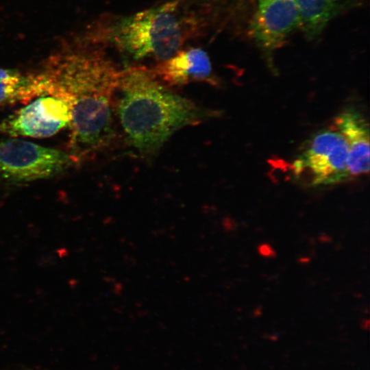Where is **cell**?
<instances>
[{"instance_id": "cell-8", "label": "cell", "mask_w": 370, "mask_h": 370, "mask_svg": "<svg viewBox=\"0 0 370 370\" xmlns=\"http://www.w3.org/2000/svg\"><path fill=\"white\" fill-rule=\"evenodd\" d=\"M155 77L169 86L204 82L217 85L210 58L201 48L179 50L151 70Z\"/></svg>"}, {"instance_id": "cell-11", "label": "cell", "mask_w": 370, "mask_h": 370, "mask_svg": "<svg viewBox=\"0 0 370 370\" xmlns=\"http://www.w3.org/2000/svg\"><path fill=\"white\" fill-rule=\"evenodd\" d=\"M340 0H295L300 29L309 38L319 35L335 15Z\"/></svg>"}, {"instance_id": "cell-12", "label": "cell", "mask_w": 370, "mask_h": 370, "mask_svg": "<svg viewBox=\"0 0 370 370\" xmlns=\"http://www.w3.org/2000/svg\"><path fill=\"white\" fill-rule=\"evenodd\" d=\"M260 252L264 256H269L271 253V249L269 246L264 245L260 247Z\"/></svg>"}, {"instance_id": "cell-5", "label": "cell", "mask_w": 370, "mask_h": 370, "mask_svg": "<svg viewBox=\"0 0 370 370\" xmlns=\"http://www.w3.org/2000/svg\"><path fill=\"white\" fill-rule=\"evenodd\" d=\"M348 145L338 131L323 130L312 136L294 163L295 171H307L311 186H328L349 179Z\"/></svg>"}, {"instance_id": "cell-3", "label": "cell", "mask_w": 370, "mask_h": 370, "mask_svg": "<svg viewBox=\"0 0 370 370\" xmlns=\"http://www.w3.org/2000/svg\"><path fill=\"white\" fill-rule=\"evenodd\" d=\"M175 6V3H167L122 18L112 28L111 40L134 59L169 58L184 41Z\"/></svg>"}, {"instance_id": "cell-4", "label": "cell", "mask_w": 370, "mask_h": 370, "mask_svg": "<svg viewBox=\"0 0 370 370\" xmlns=\"http://www.w3.org/2000/svg\"><path fill=\"white\" fill-rule=\"evenodd\" d=\"M75 164L68 152L19 138L0 140V178L10 184L53 177Z\"/></svg>"}, {"instance_id": "cell-7", "label": "cell", "mask_w": 370, "mask_h": 370, "mask_svg": "<svg viewBox=\"0 0 370 370\" xmlns=\"http://www.w3.org/2000/svg\"><path fill=\"white\" fill-rule=\"evenodd\" d=\"M298 28L300 18L295 0H258L250 29L261 48L269 51L279 48Z\"/></svg>"}, {"instance_id": "cell-10", "label": "cell", "mask_w": 370, "mask_h": 370, "mask_svg": "<svg viewBox=\"0 0 370 370\" xmlns=\"http://www.w3.org/2000/svg\"><path fill=\"white\" fill-rule=\"evenodd\" d=\"M49 92V83L38 71L24 73L10 69H0V106L26 103Z\"/></svg>"}, {"instance_id": "cell-2", "label": "cell", "mask_w": 370, "mask_h": 370, "mask_svg": "<svg viewBox=\"0 0 370 370\" xmlns=\"http://www.w3.org/2000/svg\"><path fill=\"white\" fill-rule=\"evenodd\" d=\"M116 111L130 145L155 151L177 130L199 123L202 111L191 100L173 92L145 67L121 71Z\"/></svg>"}, {"instance_id": "cell-9", "label": "cell", "mask_w": 370, "mask_h": 370, "mask_svg": "<svg viewBox=\"0 0 370 370\" xmlns=\"http://www.w3.org/2000/svg\"><path fill=\"white\" fill-rule=\"evenodd\" d=\"M338 131L348 145V169L350 177L367 174L369 171V127L360 112L350 109L335 119Z\"/></svg>"}, {"instance_id": "cell-6", "label": "cell", "mask_w": 370, "mask_h": 370, "mask_svg": "<svg viewBox=\"0 0 370 370\" xmlns=\"http://www.w3.org/2000/svg\"><path fill=\"white\" fill-rule=\"evenodd\" d=\"M71 102L64 95L39 96L0 122V133L11 136L47 138L69 125Z\"/></svg>"}, {"instance_id": "cell-1", "label": "cell", "mask_w": 370, "mask_h": 370, "mask_svg": "<svg viewBox=\"0 0 370 370\" xmlns=\"http://www.w3.org/2000/svg\"><path fill=\"white\" fill-rule=\"evenodd\" d=\"M40 71L49 82V94L64 95L71 102L68 153L75 163L108 147L114 136L121 71L101 54L79 51L54 55Z\"/></svg>"}]
</instances>
